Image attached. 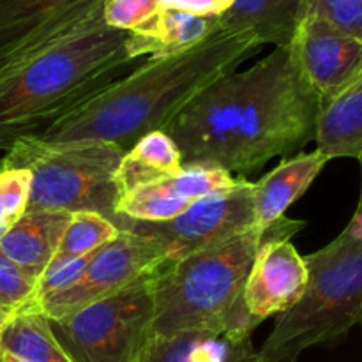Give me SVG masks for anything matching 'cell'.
<instances>
[{"instance_id":"27","label":"cell","mask_w":362,"mask_h":362,"mask_svg":"<svg viewBox=\"0 0 362 362\" xmlns=\"http://www.w3.org/2000/svg\"><path fill=\"white\" fill-rule=\"evenodd\" d=\"M233 0H159L163 9L182 11L204 18H219L232 7Z\"/></svg>"},{"instance_id":"15","label":"cell","mask_w":362,"mask_h":362,"mask_svg":"<svg viewBox=\"0 0 362 362\" xmlns=\"http://www.w3.org/2000/svg\"><path fill=\"white\" fill-rule=\"evenodd\" d=\"M69 219V212L27 211L0 237V253L39 279L48 269Z\"/></svg>"},{"instance_id":"19","label":"cell","mask_w":362,"mask_h":362,"mask_svg":"<svg viewBox=\"0 0 362 362\" xmlns=\"http://www.w3.org/2000/svg\"><path fill=\"white\" fill-rule=\"evenodd\" d=\"M182 170V159L177 145L165 131L145 134L124 154L115 173L120 197L141 186L177 175ZM120 200V198H119Z\"/></svg>"},{"instance_id":"1","label":"cell","mask_w":362,"mask_h":362,"mask_svg":"<svg viewBox=\"0 0 362 362\" xmlns=\"http://www.w3.org/2000/svg\"><path fill=\"white\" fill-rule=\"evenodd\" d=\"M320 98L278 46L251 69L232 71L200 92L165 133L182 166H212L244 177L315 140Z\"/></svg>"},{"instance_id":"16","label":"cell","mask_w":362,"mask_h":362,"mask_svg":"<svg viewBox=\"0 0 362 362\" xmlns=\"http://www.w3.org/2000/svg\"><path fill=\"white\" fill-rule=\"evenodd\" d=\"M218 28V18H204L173 9H159L144 27L129 32L127 52L134 60L168 57L193 48Z\"/></svg>"},{"instance_id":"9","label":"cell","mask_w":362,"mask_h":362,"mask_svg":"<svg viewBox=\"0 0 362 362\" xmlns=\"http://www.w3.org/2000/svg\"><path fill=\"white\" fill-rule=\"evenodd\" d=\"M166 264L163 247L156 240L120 230L119 235L94 251L81 278L69 288L37 300L35 310L48 320H57L87 304L113 296L141 276Z\"/></svg>"},{"instance_id":"8","label":"cell","mask_w":362,"mask_h":362,"mask_svg":"<svg viewBox=\"0 0 362 362\" xmlns=\"http://www.w3.org/2000/svg\"><path fill=\"white\" fill-rule=\"evenodd\" d=\"M112 223L119 230L156 240L165 251L166 262H175L257 226L253 182L239 179L233 186L205 194L166 221H134L117 214Z\"/></svg>"},{"instance_id":"5","label":"cell","mask_w":362,"mask_h":362,"mask_svg":"<svg viewBox=\"0 0 362 362\" xmlns=\"http://www.w3.org/2000/svg\"><path fill=\"white\" fill-rule=\"evenodd\" d=\"M308 283L300 299L279 313L262 362H297L304 350L336 343L362 318V221L317 253L304 257Z\"/></svg>"},{"instance_id":"22","label":"cell","mask_w":362,"mask_h":362,"mask_svg":"<svg viewBox=\"0 0 362 362\" xmlns=\"http://www.w3.org/2000/svg\"><path fill=\"white\" fill-rule=\"evenodd\" d=\"M119 233L120 230L105 216L95 214V212H74L71 214L69 223L64 230V235L48 269L60 267L67 262L92 255L99 247L115 239Z\"/></svg>"},{"instance_id":"26","label":"cell","mask_w":362,"mask_h":362,"mask_svg":"<svg viewBox=\"0 0 362 362\" xmlns=\"http://www.w3.org/2000/svg\"><path fill=\"white\" fill-rule=\"evenodd\" d=\"M306 13L362 41V0H306Z\"/></svg>"},{"instance_id":"21","label":"cell","mask_w":362,"mask_h":362,"mask_svg":"<svg viewBox=\"0 0 362 362\" xmlns=\"http://www.w3.org/2000/svg\"><path fill=\"white\" fill-rule=\"evenodd\" d=\"M230 341L205 331L152 334L136 362H221Z\"/></svg>"},{"instance_id":"14","label":"cell","mask_w":362,"mask_h":362,"mask_svg":"<svg viewBox=\"0 0 362 362\" xmlns=\"http://www.w3.org/2000/svg\"><path fill=\"white\" fill-rule=\"evenodd\" d=\"M327 165V159L318 151L297 154L285 159L272 172L253 182L255 223L260 228H271L285 218V211L303 197L318 173Z\"/></svg>"},{"instance_id":"13","label":"cell","mask_w":362,"mask_h":362,"mask_svg":"<svg viewBox=\"0 0 362 362\" xmlns=\"http://www.w3.org/2000/svg\"><path fill=\"white\" fill-rule=\"evenodd\" d=\"M237 180L225 170L212 166H182L177 175L120 197L117 214L134 221H166L182 214L205 194L233 186Z\"/></svg>"},{"instance_id":"2","label":"cell","mask_w":362,"mask_h":362,"mask_svg":"<svg viewBox=\"0 0 362 362\" xmlns=\"http://www.w3.org/2000/svg\"><path fill=\"white\" fill-rule=\"evenodd\" d=\"M260 46L247 32L218 27L193 48L147 59L32 138L42 145L106 141L127 152L145 134L165 129L204 88Z\"/></svg>"},{"instance_id":"7","label":"cell","mask_w":362,"mask_h":362,"mask_svg":"<svg viewBox=\"0 0 362 362\" xmlns=\"http://www.w3.org/2000/svg\"><path fill=\"white\" fill-rule=\"evenodd\" d=\"M154 272L113 296L49 320L57 341L74 362H136L152 336Z\"/></svg>"},{"instance_id":"25","label":"cell","mask_w":362,"mask_h":362,"mask_svg":"<svg viewBox=\"0 0 362 362\" xmlns=\"http://www.w3.org/2000/svg\"><path fill=\"white\" fill-rule=\"evenodd\" d=\"M159 9V0H105L103 20L115 30L133 32L151 21Z\"/></svg>"},{"instance_id":"18","label":"cell","mask_w":362,"mask_h":362,"mask_svg":"<svg viewBox=\"0 0 362 362\" xmlns=\"http://www.w3.org/2000/svg\"><path fill=\"white\" fill-rule=\"evenodd\" d=\"M317 151L327 161L362 156V74L327 101L317 117Z\"/></svg>"},{"instance_id":"4","label":"cell","mask_w":362,"mask_h":362,"mask_svg":"<svg viewBox=\"0 0 362 362\" xmlns=\"http://www.w3.org/2000/svg\"><path fill=\"white\" fill-rule=\"evenodd\" d=\"M267 230L255 226L216 246L166 262L154 274L152 334L205 331L230 343L255 331L244 308V285Z\"/></svg>"},{"instance_id":"12","label":"cell","mask_w":362,"mask_h":362,"mask_svg":"<svg viewBox=\"0 0 362 362\" xmlns=\"http://www.w3.org/2000/svg\"><path fill=\"white\" fill-rule=\"evenodd\" d=\"M288 48L320 101L334 98L362 74V41L317 14H304Z\"/></svg>"},{"instance_id":"30","label":"cell","mask_w":362,"mask_h":362,"mask_svg":"<svg viewBox=\"0 0 362 362\" xmlns=\"http://www.w3.org/2000/svg\"><path fill=\"white\" fill-rule=\"evenodd\" d=\"M359 163H361V194H359V204H357V209H356V218H359L362 221V156L359 158Z\"/></svg>"},{"instance_id":"28","label":"cell","mask_w":362,"mask_h":362,"mask_svg":"<svg viewBox=\"0 0 362 362\" xmlns=\"http://www.w3.org/2000/svg\"><path fill=\"white\" fill-rule=\"evenodd\" d=\"M221 362H262V357L253 349L251 338H246L237 343H230L228 352Z\"/></svg>"},{"instance_id":"24","label":"cell","mask_w":362,"mask_h":362,"mask_svg":"<svg viewBox=\"0 0 362 362\" xmlns=\"http://www.w3.org/2000/svg\"><path fill=\"white\" fill-rule=\"evenodd\" d=\"M37 281L16 264L0 253V308L16 313L35 306Z\"/></svg>"},{"instance_id":"17","label":"cell","mask_w":362,"mask_h":362,"mask_svg":"<svg viewBox=\"0 0 362 362\" xmlns=\"http://www.w3.org/2000/svg\"><path fill=\"white\" fill-rule=\"evenodd\" d=\"M306 13V0H233L218 27L247 32L260 45L290 46Z\"/></svg>"},{"instance_id":"6","label":"cell","mask_w":362,"mask_h":362,"mask_svg":"<svg viewBox=\"0 0 362 362\" xmlns=\"http://www.w3.org/2000/svg\"><path fill=\"white\" fill-rule=\"evenodd\" d=\"M126 151L106 141L42 145L27 136L7 148L2 170H28L32 175L27 211L95 212L117 216L115 173Z\"/></svg>"},{"instance_id":"3","label":"cell","mask_w":362,"mask_h":362,"mask_svg":"<svg viewBox=\"0 0 362 362\" xmlns=\"http://www.w3.org/2000/svg\"><path fill=\"white\" fill-rule=\"evenodd\" d=\"M129 32L103 20L59 41L0 73V148L35 136L124 76L134 62L127 52Z\"/></svg>"},{"instance_id":"10","label":"cell","mask_w":362,"mask_h":362,"mask_svg":"<svg viewBox=\"0 0 362 362\" xmlns=\"http://www.w3.org/2000/svg\"><path fill=\"white\" fill-rule=\"evenodd\" d=\"M105 0H0V73L85 27Z\"/></svg>"},{"instance_id":"11","label":"cell","mask_w":362,"mask_h":362,"mask_svg":"<svg viewBox=\"0 0 362 362\" xmlns=\"http://www.w3.org/2000/svg\"><path fill=\"white\" fill-rule=\"evenodd\" d=\"M304 228V221L283 218L267 228L244 285V308L253 327L265 318L290 310L303 296L308 267L290 237Z\"/></svg>"},{"instance_id":"29","label":"cell","mask_w":362,"mask_h":362,"mask_svg":"<svg viewBox=\"0 0 362 362\" xmlns=\"http://www.w3.org/2000/svg\"><path fill=\"white\" fill-rule=\"evenodd\" d=\"M11 317H13V313H11V311L0 308V339H2V332H4V329H6L7 322L11 320Z\"/></svg>"},{"instance_id":"23","label":"cell","mask_w":362,"mask_h":362,"mask_svg":"<svg viewBox=\"0 0 362 362\" xmlns=\"http://www.w3.org/2000/svg\"><path fill=\"white\" fill-rule=\"evenodd\" d=\"M30 180L28 170L0 168V237L27 212Z\"/></svg>"},{"instance_id":"31","label":"cell","mask_w":362,"mask_h":362,"mask_svg":"<svg viewBox=\"0 0 362 362\" xmlns=\"http://www.w3.org/2000/svg\"><path fill=\"white\" fill-rule=\"evenodd\" d=\"M361 324H362V318H361Z\"/></svg>"},{"instance_id":"20","label":"cell","mask_w":362,"mask_h":362,"mask_svg":"<svg viewBox=\"0 0 362 362\" xmlns=\"http://www.w3.org/2000/svg\"><path fill=\"white\" fill-rule=\"evenodd\" d=\"M0 362H74L35 308L13 313L0 339Z\"/></svg>"}]
</instances>
